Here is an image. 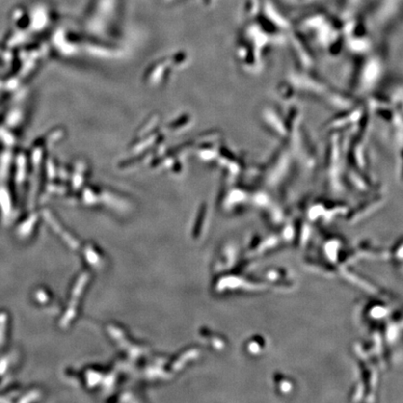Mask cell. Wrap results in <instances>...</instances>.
Returning <instances> with one entry per match:
<instances>
[{
	"instance_id": "cell-1",
	"label": "cell",
	"mask_w": 403,
	"mask_h": 403,
	"mask_svg": "<svg viewBox=\"0 0 403 403\" xmlns=\"http://www.w3.org/2000/svg\"><path fill=\"white\" fill-rule=\"evenodd\" d=\"M5 317H6L5 314L0 315V347H2L4 345V341L6 339L5 333L7 331V328H7V318L5 319L4 322H2Z\"/></svg>"
}]
</instances>
